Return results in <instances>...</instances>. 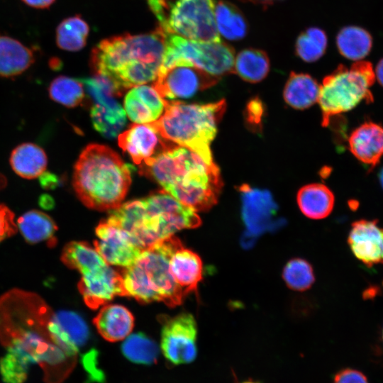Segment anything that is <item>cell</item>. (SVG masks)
<instances>
[{"label": "cell", "mask_w": 383, "mask_h": 383, "mask_svg": "<svg viewBox=\"0 0 383 383\" xmlns=\"http://www.w3.org/2000/svg\"><path fill=\"white\" fill-rule=\"evenodd\" d=\"M55 313L37 294L13 289L0 298V341L40 365L48 383H60L71 372L77 354L54 329Z\"/></svg>", "instance_id": "cell-1"}, {"label": "cell", "mask_w": 383, "mask_h": 383, "mask_svg": "<svg viewBox=\"0 0 383 383\" xmlns=\"http://www.w3.org/2000/svg\"><path fill=\"white\" fill-rule=\"evenodd\" d=\"M139 166L142 174L196 212L208 211L218 201L223 187L219 169L187 148L164 140L158 151Z\"/></svg>", "instance_id": "cell-2"}, {"label": "cell", "mask_w": 383, "mask_h": 383, "mask_svg": "<svg viewBox=\"0 0 383 383\" xmlns=\"http://www.w3.org/2000/svg\"><path fill=\"white\" fill-rule=\"evenodd\" d=\"M165 40L157 30L113 36L93 49L91 65L95 74L108 79L121 95L135 86L155 80L162 64Z\"/></svg>", "instance_id": "cell-3"}, {"label": "cell", "mask_w": 383, "mask_h": 383, "mask_svg": "<svg viewBox=\"0 0 383 383\" xmlns=\"http://www.w3.org/2000/svg\"><path fill=\"white\" fill-rule=\"evenodd\" d=\"M106 220L127 231L144 250L178 231L201 224L197 212L164 190L121 204Z\"/></svg>", "instance_id": "cell-4"}, {"label": "cell", "mask_w": 383, "mask_h": 383, "mask_svg": "<svg viewBox=\"0 0 383 383\" xmlns=\"http://www.w3.org/2000/svg\"><path fill=\"white\" fill-rule=\"evenodd\" d=\"M131 183V167L117 152L104 145H88L74 167V192L83 204L94 210L118 207Z\"/></svg>", "instance_id": "cell-5"}, {"label": "cell", "mask_w": 383, "mask_h": 383, "mask_svg": "<svg viewBox=\"0 0 383 383\" xmlns=\"http://www.w3.org/2000/svg\"><path fill=\"white\" fill-rule=\"evenodd\" d=\"M163 101V114L149 124L162 139L192 150L209 165L215 164L210 145L225 113V100L206 104Z\"/></svg>", "instance_id": "cell-6"}, {"label": "cell", "mask_w": 383, "mask_h": 383, "mask_svg": "<svg viewBox=\"0 0 383 383\" xmlns=\"http://www.w3.org/2000/svg\"><path fill=\"white\" fill-rule=\"evenodd\" d=\"M172 235L144 249L136 261L121 273L126 296L140 303L162 301L170 307L182 303L186 294L169 268L170 252L177 240Z\"/></svg>", "instance_id": "cell-7"}, {"label": "cell", "mask_w": 383, "mask_h": 383, "mask_svg": "<svg viewBox=\"0 0 383 383\" xmlns=\"http://www.w3.org/2000/svg\"><path fill=\"white\" fill-rule=\"evenodd\" d=\"M374 79L372 65L365 61L356 62L350 68L340 65L326 77L320 86L318 100L323 126H327L331 118L353 109L362 101L372 102L370 87Z\"/></svg>", "instance_id": "cell-8"}, {"label": "cell", "mask_w": 383, "mask_h": 383, "mask_svg": "<svg viewBox=\"0 0 383 383\" xmlns=\"http://www.w3.org/2000/svg\"><path fill=\"white\" fill-rule=\"evenodd\" d=\"M165 53L160 69L174 65L193 66L220 78L233 72L235 52L226 43L197 41L163 33Z\"/></svg>", "instance_id": "cell-9"}, {"label": "cell", "mask_w": 383, "mask_h": 383, "mask_svg": "<svg viewBox=\"0 0 383 383\" xmlns=\"http://www.w3.org/2000/svg\"><path fill=\"white\" fill-rule=\"evenodd\" d=\"M159 30L197 41H219L213 0H162Z\"/></svg>", "instance_id": "cell-10"}, {"label": "cell", "mask_w": 383, "mask_h": 383, "mask_svg": "<svg viewBox=\"0 0 383 383\" xmlns=\"http://www.w3.org/2000/svg\"><path fill=\"white\" fill-rule=\"evenodd\" d=\"M161 350L166 359L174 365L193 362L197 355V327L194 316L190 313H180L160 318Z\"/></svg>", "instance_id": "cell-11"}, {"label": "cell", "mask_w": 383, "mask_h": 383, "mask_svg": "<svg viewBox=\"0 0 383 383\" xmlns=\"http://www.w3.org/2000/svg\"><path fill=\"white\" fill-rule=\"evenodd\" d=\"M219 78L193 66L174 65L160 69L153 87L165 101L186 99L215 85Z\"/></svg>", "instance_id": "cell-12"}, {"label": "cell", "mask_w": 383, "mask_h": 383, "mask_svg": "<svg viewBox=\"0 0 383 383\" xmlns=\"http://www.w3.org/2000/svg\"><path fill=\"white\" fill-rule=\"evenodd\" d=\"M94 246L109 265L127 268L143 249L127 231L105 219L96 228Z\"/></svg>", "instance_id": "cell-13"}, {"label": "cell", "mask_w": 383, "mask_h": 383, "mask_svg": "<svg viewBox=\"0 0 383 383\" xmlns=\"http://www.w3.org/2000/svg\"><path fill=\"white\" fill-rule=\"evenodd\" d=\"M78 288L91 309L103 306L117 296H126L121 273L109 265L81 274Z\"/></svg>", "instance_id": "cell-14"}, {"label": "cell", "mask_w": 383, "mask_h": 383, "mask_svg": "<svg viewBox=\"0 0 383 383\" xmlns=\"http://www.w3.org/2000/svg\"><path fill=\"white\" fill-rule=\"evenodd\" d=\"M348 243L353 255L367 266L383 264V228L377 221L353 223Z\"/></svg>", "instance_id": "cell-15"}, {"label": "cell", "mask_w": 383, "mask_h": 383, "mask_svg": "<svg viewBox=\"0 0 383 383\" xmlns=\"http://www.w3.org/2000/svg\"><path fill=\"white\" fill-rule=\"evenodd\" d=\"M238 190L242 199V216L249 231L257 233L270 223L277 206L267 190L243 184Z\"/></svg>", "instance_id": "cell-16"}, {"label": "cell", "mask_w": 383, "mask_h": 383, "mask_svg": "<svg viewBox=\"0 0 383 383\" xmlns=\"http://www.w3.org/2000/svg\"><path fill=\"white\" fill-rule=\"evenodd\" d=\"M169 268L174 281L187 295L196 292L202 279L203 265L200 257L176 241L169 257Z\"/></svg>", "instance_id": "cell-17"}, {"label": "cell", "mask_w": 383, "mask_h": 383, "mask_svg": "<svg viewBox=\"0 0 383 383\" xmlns=\"http://www.w3.org/2000/svg\"><path fill=\"white\" fill-rule=\"evenodd\" d=\"M125 111L135 123H150L162 114L165 103L153 87L141 84L131 88L124 99Z\"/></svg>", "instance_id": "cell-18"}, {"label": "cell", "mask_w": 383, "mask_h": 383, "mask_svg": "<svg viewBox=\"0 0 383 383\" xmlns=\"http://www.w3.org/2000/svg\"><path fill=\"white\" fill-rule=\"evenodd\" d=\"M118 140L120 148L138 165L153 156L162 143L160 135L149 123L131 125L118 135Z\"/></svg>", "instance_id": "cell-19"}, {"label": "cell", "mask_w": 383, "mask_h": 383, "mask_svg": "<svg viewBox=\"0 0 383 383\" xmlns=\"http://www.w3.org/2000/svg\"><path fill=\"white\" fill-rule=\"evenodd\" d=\"M348 145L357 160L373 168L383 156V127L372 121L365 122L352 132Z\"/></svg>", "instance_id": "cell-20"}, {"label": "cell", "mask_w": 383, "mask_h": 383, "mask_svg": "<svg viewBox=\"0 0 383 383\" xmlns=\"http://www.w3.org/2000/svg\"><path fill=\"white\" fill-rule=\"evenodd\" d=\"M93 323L105 340L116 342L129 335L134 326V317L122 305L106 304L101 307Z\"/></svg>", "instance_id": "cell-21"}, {"label": "cell", "mask_w": 383, "mask_h": 383, "mask_svg": "<svg viewBox=\"0 0 383 383\" xmlns=\"http://www.w3.org/2000/svg\"><path fill=\"white\" fill-rule=\"evenodd\" d=\"M34 50L19 40L0 34V76L12 77L28 70L35 62Z\"/></svg>", "instance_id": "cell-22"}, {"label": "cell", "mask_w": 383, "mask_h": 383, "mask_svg": "<svg viewBox=\"0 0 383 383\" xmlns=\"http://www.w3.org/2000/svg\"><path fill=\"white\" fill-rule=\"evenodd\" d=\"M334 195L324 184H310L301 187L296 196L298 206L302 213L311 219L327 217L334 206Z\"/></svg>", "instance_id": "cell-23"}, {"label": "cell", "mask_w": 383, "mask_h": 383, "mask_svg": "<svg viewBox=\"0 0 383 383\" xmlns=\"http://www.w3.org/2000/svg\"><path fill=\"white\" fill-rule=\"evenodd\" d=\"M90 113L94 128L107 138L118 136L126 123V113L115 98L94 103Z\"/></svg>", "instance_id": "cell-24"}, {"label": "cell", "mask_w": 383, "mask_h": 383, "mask_svg": "<svg viewBox=\"0 0 383 383\" xmlns=\"http://www.w3.org/2000/svg\"><path fill=\"white\" fill-rule=\"evenodd\" d=\"M9 161L16 174L31 179L38 177L45 172L48 157L40 146L32 143H24L13 150Z\"/></svg>", "instance_id": "cell-25"}, {"label": "cell", "mask_w": 383, "mask_h": 383, "mask_svg": "<svg viewBox=\"0 0 383 383\" xmlns=\"http://www.w3.org/2000/svg\"><path fill=\"white\" fill-rule=\"evenodd\" d=\"M18 227L27 243L36 244L46 242L50 247L55 245V234L57 227L55 221L46 213L31 210L18 218Z\"/></svg>", "instance_id": "cell-26"}, {"label": "cell", "mask_w": 383, "mask_h": 383, "mask_svg": "<svg viewBox=\"0 0 383 383\" xmlns=\"http://www.w3.org/2000/svg\"><path fill=\"white\" fill-rule=\"evenodd\" d=\"M320 85L309 74L292 72L284 89L286 103L296 109H305L318 100Z\"/></svg>", "instance_id": "cell-27"}, {"label": "cell", "mask_w": 383, "mask_h": 383, "mask_svg": "<svg viewBox=\"0 0 383 383\" xmlns=\"http://www.w3.org/2000/svg\"><path fill=\"white\" fill-rule=\"evenodd\" d=\"M61 259L67 267L81 274L108 265L95 248L82 241L67 243L62 250Z\"/></svg>", "instance_id": "cell-28"}, {"label": "cell", "mask_w": 383, "mask_h": 383, "mask_svg": "<svg viewBox=\"0 0 383 383\" xmlns=\"http://www.w3.org/2000/svg\"><path fill=\"white\" fill-rule=\"evenodd\" d=\"M269 70L270 60L263 50L248 48L235 57L233 72L246 82H259L265 78Z\"/></svg>", "instance_id": "cell-29"}, {"label": "cell", "mask_w": 383, "mask_h": 383, "mask_svg": "<svg viewBox=\"0 0 383 383\" xmlns=\"http://www.w3.org/2000/svg\"><path fill=\"white\" fill-rule=\"evenodd\" d=\"M215 19L218 32L230 40H239L247 34V21L234 4L220 1L215 6Z\"/></svg>", "instance_id": "cell-30"}, {"label": "cell", "mask_w": 383, "mask_h": 383, "mask_svg": "<svg viewBox=\"0 0 383 383\" xmlns=\"http://www.w3.org/2000/svg\"><path fill=\"white\" fill-rule=\"evenodd\" d=\"M336 44L343 56L349 60L360 61L370 52L372 39L365 29L351 26L339 31Z\"/></svg>", "instance_id": "cell-31"}, {"label": "cell", "mask_w": 383, "mask_h": 383, "mask_svg": "<svg viewBox=\"0 0 383 383\" xmlns=\"http://www.w3.org/2000/svg\"><path fill=\"white\" fill-rule=\"evenodd\" d=\"M55 321L62 340L77 352L84 346L90 337L89 327L78 313L61 311L55 313Z\"/></svg>", "instance_id": "cell-32"}, {"label": "cell", "mask_w": 383, "mask_h": 383, "mask_svg": "<svg viewBox=\"0 0 383 383\" xmlns=\"http://www.w3.org/2000/svg\"><path fill=\"white\" fill-rule=\"evenodd\" d=\"M89 33L87 23L79 15L66 18L56 28V44L66 51H79L85 46Z\"/></svg>", "instance_id": "cell-33"}, {"label": "cell", "mask_w": 383, "mask_h": 383, "mask_svg": "<svg viewBox=\"0 0 383 383\" xmlns=\"http://www.w3.org/2000/svg\"><path fill=\"white\" fill-rule=\"evenodd\" d=\"M121 352L128 360L141 365L157 362L159 348L157 343L142 333L128 335L121 345Z\"/></svg>", "instance_id": "cell-34"}, {"label": "cell", "mask_w": 383, "mask_h": 383, "mask_svg": "<svg viewBox=\"0 0 383 383\" xmlns=\"http://www.w3.org/2000/svg\"><path fill=\"white\" fill-rule=\"evenodd\" d=\"M50 99L66 107L78 106L84 98L83 84L67 76L55 78L48 87Z\"/></svg>", "instance_id": "cell-35"}, {"label": "cell", "mask_w": 383, "mask_h": 383, "mask_svg": "<svg viewBox=\"0 0 383 383\" xmlns=\"http://www.w3.org/2000/svg\"><path fill=\"white\" fill-rule=\"evenodd\" d=\"M327 46V37L321 28L311 27L301 33L295 43L296 54L304 61L313 62L321 58Z\"/></svg>", "instance_id": "cell-36"}, {"label": "cell", "mask_w": 383, "mask_h": 383, "mask_svg": "<svg viewBox=\"0 0 383 383\" xmlns=\"http://www.w3.org/2000/svg\"><path fill=\"white\" fill-rule=\"evenodd\" d=\"M30 359L22 352L11 348L0 359V374L5 383H24L32 364Z\"/></svg>", "instance_id": "cell-37"}, {"label": "cell", "mask_w": 383, "mask_h": 383, "mask_svg": "<svg viewBox=\"0 0 383 383\" xmlns=\"http://www.w3.org/2000/svg\"><path fill=\"white\" fill-rule=\"evenodd\" d=\"M282 276L289 289L299 292L309 289L315 279L311 265L301 258L290 260L284 267Z\"/></svg>", "instance_id": "cell-38"}, {"label": "cell", "mask_w": 383, "mask_h": 383, "mask_svg": "<svg viewBox=\"0 0 383 383\" xmlns=\"http://www.w3.org/2000/svg\"><path fill=\"white\" fill-rule=\"evenodd\" d=\"M97 357V351L92 349L82 355V363L90 380L101 382L104 379V374L98 367Z\"/></svg>", "instance_id": "cell-39"}, {"label": "cell", "mask_w": 383, "mask_h": 383, "mask_svg": "<svg viewBox=\"0 0 383 383\" xmlns=\"http://www.w3.org/2000/svg\"><path fill=\"white\" fill-rule=\"evenodd\" d=\"M13 212L5 205L0 204V242L16 232Z\"/></svg>", "instance_id": "cell-40"}, {"label": "cell", "mask_w": 383, "mask_h": 383, "mask_svg": "<svg viewBox=\"0 0 383 383\" xmlns=\"http://www.w3.org/2000/svg\"><path fill=\"white\" fill-rule=\"evenodd\" d=\"M333 383H369L365 375L361 372L345 368L338 372L333 379Z\"/></svg>", "instance_id": "cell-41"}, {"label": "cell", "mask_w": 383, "mask_h": 383, "mask_svg": "<svg viewBox=\"0 0 383 383\" xmlns=\"http://www.w3.org/2000/svg\"><path fill=\"white\" fill-rule=\"evenodd\" d=\"M39 179L41 187L45 189H55L59 184L57 177L50 172H44Z\"/></svg>", "instance_id": "cell-42"}, {"label": "cell", "mask_w": 383, "mask_h": 383, "mask_svg": "<svg viewBox=\"0 0 383 383\" xmlns=\"http://www.w3.org/2000/svg\"><path fill=\"white\" fill-rule=\"evenodd\" d=\"M22 1L30 7L44 9L49 8L55 0H22Z\"/></svg>", "instance_id": "cell-43"}, {"label": "cell", "mask_w": 383, "mask_h": 383, "mask_svg": "<svg viewBox=\"0 0 383 383\" xmlns=\"http://www.w3.org/2000/svg\"><path fill=\"white\" fill-rule=\"evenodd\" d=\"M39 204L43 209H50L55 206V201L50 195L43 194L39 199Z\"/></svg>", "instance_id": "cell-44"}, {"label": "cell", "mask_w": 383, "mask_h": 383, "mask_svg": "<svg viewBox=\"0 0 383 383\" xmlns=\"http://www.w3.org/2000/svg\"><path fill=\"white\" fill-rule=\"evenodd\" d=\"M374 75L379 83L383 87V58L377 65Z\"/></svg>", "instance_id": "cell-45"}, {"label": "cell", "mask_w": 383, "mask_h": 383, "mask_svg": "<svg viewBox=\"0 0 383 383\" xmlns=\"http://www.w3.org/2000/svg\"><path fill=\"white\" fill-rule=\"evenodd\" d=\"M49 65L52 69L57 70L59 67L60 62L57 61V58H52L50 60Z\"/></svg>", "instance_id": "cell-46"}, {"label": "cell", "mask_w": 383, "mask_h": 383, "mask_svg": "<svg viewBox=\"0 0 383 383\" xmlns=\"http://www.w3.org/2000/svg\"><path fill=\"white\" fill-rule=\"evenodd\" d=\"M243 1H250L255 4H259L262 5H269L266 0H241Z\"/></svg>", "instance_id": "cell-47"}, {"label": "cell", "mask_w": 383, "mask_h": 383, "mask_svg": "<svg viewBox=\"0 0 383 383\" xmlns=\"http://www.w3.org/2000/svg\"><path fill=\"white\" fill-rule=\"evenodd\" d=\"M379 182L382 187L383 188V168L381 170L379 175Z\"/></svg>", "instance_id": "cell-48"}, {"label": "cell", "mask_w": 383, "mask_h": 383, "mask_svg": "<svg viewBox=\"0 0 383 383\" xmlns=\"http://www.w3.org/2000/svg\"><path fill=\"white\" fill-rule=\"evenodd\" d=\"M240 383H260L258 382H255V381H252V380H246V381H243Z\"/></svg>", "instance_id": "cell-49"}, {"label": "cell", "mask_w": 383, "mask_h": 383, "mask_svg": "<svg viewBox=\"0 0 383 383\" xmlns=\"http://www.w3.org/2000/svg\"><path fill=\"white\" fill-rule=\"evenodd\" d=\"M266 1H267L268 4H272L274 1H277V0H266Z\"/></svg>", "instance_id": "cell-50"}, {"label": "cell", "mask_w": 383, "mask_h": 383, "mask_svg": "<svg viewBox=\"0 0 383 383\" xmlns=\"http://www.w3.org/2000/svg\"><path fill=\"white\" fill-rule=\"evenodd\" d=\"M382 338H383V333H382Z\"/></svg>", "instance_id": "cell-51"}]
</instances>
